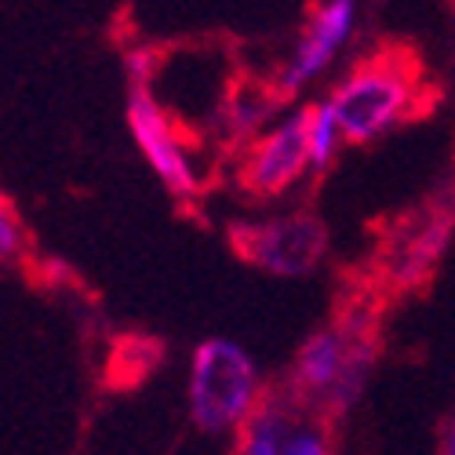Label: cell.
Instances as JSON below:
<instances>
[{"label": "cell", "instance_id": "1", "mask_svg": "<svg viewBox=\"0 0 455 455\" xmlns=\"http://www.w3.org/2000/svg\"><path fill=\"white\" fill-rule=\"evenodd\" d=\"M262 397L259 368L248 350L234 339H204L189 364V419L201 434L226 437L237 434L241 423Z\"/></svg>", "mask_w": 455, "mask_h": 455}, {"label": "cell", "instance_id": "2", "mask_svg": "<svg viewBox=\"0 0 455 455\" xmlns=\"http://www.w3.org/2000/svg\"><path fill=\"white\" fill-rule=\"evenodd\" d=\"M411 69L390 55L368 59L331 95V109L339 117L347 142H371L390 132L411 102Z\"/></svg>", "mask_w": 455, "mask_h": 455}, {"label": "cell", "instance_id": "3", "mask_svg": "<svg viewBox=\"0 0 455 455\" xmlns=\"http://www.w3.org/2000/svg\"><path fill=\"white\" fill-rule=\"evenodd\" d=\"M368 361L371 350L361 347L350 331L343 328L314 331L295 357V390L307 397H321L324 404L347 408L364 387Z\"/></svg>", "mask_w": 455, "mask_h": 455}, {"label": "cell", "instance_id": "4", "mask_svg": "<svg viewBox=\"0 0 455 455\" xmlns=\"http://www.w3.org/2000/svg\"><path fill=\"white\" fill-rule=\"evenodd\" d=\"M237 251L277 277L310 274L328 251V234L314 215H281L259 226H234Z\"/></svg>", "mask_w": 455, "mask_h": 455}, {"label": "cell", "instance_id": "5", "mask_svg": "<svg viewBox=\"0 0 455 455\" xmlns=\"http://www.w3.org/2000/svg\"><path fill=\"white\" fill-rule=\"evenodd\" d=\"M237 451L248 455H324L328 434L314 415L284 397L262 394L237 430Z\"/></svg>", "mask_w": 455, "mask_h": 455}, {"label": "cell", "instance_id": "6", "mask_svg": "<svg viewBox=\"0 0 455 455\" xmlns=\"http://www.w3.org/2000/svg\"><path fill=\"white\" fill-rule=\"evenodd\" d=\"M307 168H314L310 164V109H299L251 146L244 164V186L259 197H274V194H284L291 182H299Z\"/></svg>", "mask_w": 455, "mask_h": 455}, {"label": "cell", "instance_id": "7", "mask_svg": "<svg viewBox=\"0 0 455 455\" xmlns=\"http://www.w3.org/2000/svg\"><path fill=\"white\" fill-rule=\"evenodd\" d=\"M128 128L142 149V157L149 161V168L164 179V186L175 189V194H194L197 175L189 168L182 146H179V139L164 117V109L149 99L146 88H135L128 99Z\"/></svg>", "mask_w": 455, "mask_h": 455}, {"label": "cell", "instance_id": "8", "mask_svg": "<svg viewBox=\"0 0 455 455\" xmlns=\"http://www.w3.org/2000/svg\"><path fill=\"white\" fill-rule=\"evenodd\" d=\"M354 19H357V4L354 0H328V4L314 15L307 36L299 41L284 77H281V95H295L302 84H310L314 77H321V73L331 66V59L339 55V48H343L350 41L354 33Z\"/></svg>", "mask_w": 455, "mask_h": 455}, {"label": "cell", "instance_id": "9", "mask_svg": "<svg viewBox=\"0 0 455 455\" xmlns=\"http://www.w3.org/2000/svg\"><path fill=\"white\" fill-rule=\"evenodd\" d=\"M284 95H274V88H262V84H241L234 95H230V109H226V117H230L234 132L237 135H251L267 117H274V109Z\"/></svg>", "mask_w": 455, "mask_h": 455}, {"label": "cell", "instance_id": "10", "mask_svg": "<svg viewBox=\"0 0 455 455\" xmlns=\"http://www.w3.org/2000/svg\"><path fill=\"white\" fill-rule=\"evenodd\" d=\"M339 142H343V128L331 109V99L321 106H310V164L314 168H328Z\"/></svg>", "mask_w": 455, "mask_h": 455}, {"label": "cell", "instance_id": "11", "mask_svg": "<svg viewBox=\"0 0 455 455\" xmlns=\"http://www.w3.org/2000/svg\"><path fill=\"white\" fill-rule=\"evenodd\" d=\"M22 241H26V234H22L19 215L8 208L4 197H0V267H4V262H12V259L22 251Z\"/></svg>", "mask_w": 455, "mask_h": 455}, {"label": "cell", "instance_id": "12", "mask_svg": "<svg viewBox=\"0 0 455 455\" xmlns=\"http://www.w3.org/2000/svg\"><path fill=\"white\" fill-rule=\"evenodd\" d=\"M444 451H451L455 455V427L448 430V437H444Z\"/></svg>", "mask_w": 455, "mask_h": 455}]
</instances>
